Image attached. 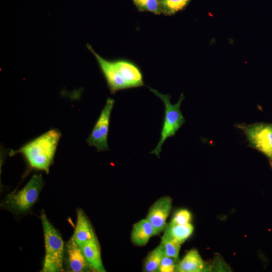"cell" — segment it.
Masks as SVG:
<instances>
[{
	"label": "cell",
	"mask_w": 272,
	"mask_h": 272,
	"mask_svg": "<svg viewBox=\"0 0 272 272\" xmlns=\"http://www.w3.org/2000/svg\"><path fill=\"white\" fill-rule=\"evenodd\" d=\"M134 4L140 11L152 12L161 14L159 0H132Z\"/></svg>",
	"instance_id": "cell-19"
},
{
	"label": "cell",
	"mask_w": 272,
	"mask_h": 272,
	"mask_svg": "<svg viewBox=\"0 0 272 272\" xmlns=\"http://www.w3.org/2000/svg\"><path fill=\"white\" fill-rule=\"evenodd\" d=\"M60 137V131L50 129L10 155L21 153L31 168L48 173Z\"/></svg>",
	"instance_id": "cell-1"
},
{
	"label": "cell",
	"mask_w": 272,
	"mask_h": 272,
	"mask_svg": "<svg viewBox=\"0 0 272 272\" xmlns=\"http://www.w3.org/2000/svg\"><path fill=\"white\" fill-rule=\"evenodd\" d=\"M178 258L164 255L159 266L158 271L172 272L175 271L179 262Z\"/></svg>",
	"instance_id": "cell-20"
},
{
	"label": "cell",
	"mask_w": 272,
	"mask_h": 272,
	"mask_svg": "<svg viewBox=\"0 0 272 272\" xmlns=\"http://www.w3.org/2000/svg\"><path fill=\"white\" fill-rule=\"evenodd\" d=\"M191 0H159L161 14L171 15L183 10Z\"/></svg>",
	"instance_id": "cell-17"
},
{
	"label": "cell",
	"mask_w": 272,
	"mask_h": 272,
	"mask_svg": "<svg viewBox=\"0 0 272 272\" xmlns=\"http://www.w3.org/2000/svg\"><path fill=\"white\" fill-rule=\"evenodd\" d=\"M148 87L151 92L163 101L165 107L160 140L155 148L149 153L154 154L159 158L160 153L162 152V147L165 141L169 138L174 137L185 122V119L180 110V106L185 99V96L181 93L177 102L173 104L170 102L171 96L170 95L163 94L157 90Z\"/></svg>",
	"instance_id": "cell-2"
},
{
	"label": "cell",
	"mask_w": 272,
	"mask_h": 272,
	"mask_svg": "<svg viewBox=\"0 0 272 272\" xmlns=\"http://www.w3.org/2000/svg\"><path fill=\"white\" fill-rule=\"evenodd\" d=\"M87 47L95 56L110 93L114 94L118 91L128 89L126 84L119 75L113 60L101 56L89 44H87Z\"/></svg>",
	"instance_id": "cell-7"
},
{
	"label": "cell",
	"mask_w": 272,
	"mask_h": 272,
	"mask_svg": "<svg viewBox=\"0 0 272 272\" xmlns=\"http://www.w3.org/2000/svg\"><path fill=\"white\" fill-rule=\"evenodd\" d=\"M43 184L42 175H34L21 189L8 194L2 202L1 207L16 214L27 213L37 200Z\"/></svg>",
	"instance_id": "cell-4"
},
{
	"label": "cell",
	"mask_w": 272,
	"mask_h": 272,
	"mask_svg": "<svg viewBox=\"0 0 272 272\" xmlns=\"http://www.w3.org/2000/svg\"><path fill=\"white\" fill-rule=\"evenodd\" d=\"M118 73L128 89L144 86L143 76L140 68L134 63L125 59L113 60Z\"/></svg>",
	"instance_id": "cell-9"
},
{
	"label": "cell",
	"mask_w": 272,
	"mask_h": 272,
	"mask_svg": "<svg viewBox=\"0 0 272 272\" xmlns=\"http://www.w3.org/2000/svg\"><path fill=\"white\" fill-rule=\"evenodd\" d=\"M161 243L163 246L165 255L178 258L181 243L165 234L162 236Z\"/></svg>",
	"instance_id": "cell-18"
},
{
	"label": "cell",
	"mask_w": 272,
	"mask_h": 272,
	"mask_svg": "<svg viewBox=\"0 0 272 272\" xmlns=\"http://www.w3.org/2000/svg\"><path fill=\"white\" fill-rule=\"evenodd\" d=\"M164 255L163 246L161 243L147 257L144 263L145 270L148 272L157 271Z\"/></svg>",
	"instance_id": "cell-16"
},
{
	"label": "cell",
	"mask_w": 272,
	"mask_h": 272,
	"mask_svg": "<svg viewBox=\"0 0 272 272\" xmlns=\"http://www.w3.org/2000/svg\"><path fill=\"white\" fill-rule=\"evenodd\" d=\"M210 266L207 264L196 249L189 250L183 259L178 262L175 271L201 272L210 269Z\"/></svg>",
	"instance_id": "cell-11"
},
{
	"label": "cell",
	"mask_w": 272,
	"mask_h": 272,
	"mask_svg": "<svg viewBox=\"0 0 272 272\" xmlns=\"http://www.w3.org/2000/svg\"><path fill=\"white\" fill-rule=\"evenodd\" d=\"M67 264L69 271L82 272L88 271L90 267L80 246L73 239L66 244Z\"/></svg>",
	"instance_id": "cell-10"
},
{
	"label": "cell",
	"mask_w": 272,
	"mask_h": 272,
	"mask_svg": "<svg viewBox=\"0 0 272 272\" xmlns=\"http://www.w3.org/2000/svg\"><path fill=\"white\" fill-rule=\"evenodd\" d=\"M41 219L43 229L45 254L43 264V272L63 270L64 242L59 232L49 222L43 212Z\"/></svg>",
	"instance_id": "cell-3"
},
{
	"label": "cell",
	"mask_w": 272,
	"mask_h": 272,
	"mask_svg": "<svg viewBox=\"0 0 272 272\" xmlns=\"http://www.w3.org/2000/svg\"><path fill=\"white\" fill-rule=\"evenodd\" d=\"M90 267L96 271L104 272L101 252L97 240L85 242L79 245Z\"/></svg>",
	"instance_id": "cell-13"
},
{
	"label": "cell",
	"mask_w": 272,
	"mask_h": 272,
	"mask_svg": "<svg viewBox=\"0 0 272 272\" xmlns=\"http://www.w3.org/2000/svg\"><path fill=\"white\" fill-rule=\"evenodd\" d=\"M71 238L79 245L97 239L90 221L81 210L77 211L76 225Z\"/></svg>",
	"instance_id": "cell-12"
},
{
	"label": "cell",
	"mask_w": 272,
	"mask_h": 272,
	"mask_svg": "<svg viewBox=\"0 0 272 272\" xmlns=\"http://www.w3.org/2000/svg\"><path fill=\"white\" fill-rule=\"evenodd\" d=\"M193 226L188 223L184 225H167L164 234L178 241L181 244L184 242L192 234Z\"/></svg>",
	"instance_id": "cell-15"
},
{
	"label": "cell",
	"mask_w": 272,
	"mask_h": 272,
	"mask_svg": "<svg viewBox=\"0 0 272 272\" xmlns=\"http://www.w3.org/2000/svg\"><path fill=\"white\" fill-rule=\"evenodd\" d=\"M172 205L171 198L165 196L155 201L149 209L146 219L152 225L157 234L165 229Z\"/></svg>",
	"instance_id": "cell-8"
},
{
	"label": "cell",
	"mask_w": 272,
	"mask_h": 272,
	"mask_svg": "<svg viewBox=\"0 0 272 272\" xmlns=\"http://www.w3.org/2000/svg\"><path fill=\"white\" fill-rule=\"evenodd\" d=\"M115 100L108 97L90 135L86 140L87 144L94 147L98 152L109 150L108 135L110 116Z\"/></svg>",
	"instance_id": "cell-6"
},
{
	"label": "cell",
	"mask_w": 272,
	"mask_h": 272,
	"mask_svg": "<svg viewBox=\"0 0 272 272\" xmlns=\"http://www.w3.org/2000/svg\"><path fill=\"white\" fill-rule=\"evenodd\" d=\"M192 218L191 213L186 209L178 211L174 215L169 223L171 224L184 225L190 223Z\"/></svg>",
	"instance_id": "cell-21"
},
{
	"label": "cell",
	"mask_w": 272,
	"mask_h": 272,
	"mask_svg": "<svg viewBox=\"0 0 272 272\" xmlns=\"http://www.w3.org/2000/svg\"><path fill=\"white\" fill-rule=\"evenodd\" d=\"M152 225L146 219L136 223L133 226L131 233L132 242L137 246H145L152 236L157 235Z\"/></svg>",
	"instance_id": "cell-14"
},
{
	"label": "cell",
	"mask_w": 272,
	"mask_h": 272,
	"mask_svg": "<svg viewBox=\"0 0 272 272\" xmlns=\"http://www.w3.org/2000/svg\"><path fill=\"white\" fill-rule=\"evenodd\" d=\"M235 127L246 136L247 147L256 150L265 156L272 168V123L256 122L251 124L236 123Z\"/></svg>",
	"instance_id": "cell-5"
}]
</instances>
